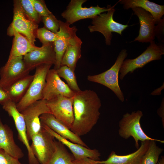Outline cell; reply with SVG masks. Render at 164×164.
Listing matches in <instances>:
<instances>
[{"label": "cell", "instance_id": "cell-23", "mask_svg": "<svg viewBox=\"0 0 164 164\" xmlns=\"http://www.w3.org/2000/svg\"><path fill=\"white\" fill-rule=\"evenodd\" d=\"M119 1L121 4L123 5L125 9L140 8L152 15L156 24H159L162 21L161 18L164 14V5H158L148 0H121Z\"/></svg>", "mask_w": 164, "mask_h": 164}, {"label": "cell", "instance_id": "cell-1", "mask_svg": "<svg viewBox=\"0 0 164 164\" xmlns=\"http://www.w3.org/2000/svg\"><path fill=\"white\" fill-rule=\"evenodd\" d=\"M101 100L97 94L90 90L75 92L73 108L74 120L70 130L79 136L87 134L99 118Z\"/></svg>", "mask_w": 164, "mask_h": 164}, {"label": "cell", "instance_id": "cell-38", "mask_svg": "<svg viewBox=\"0 0 164 164\" xmlns=\"http://www.w3.org/2000/svg\"><path fill=\"white\" fill-rule=\"evenodd\" d=\"M157 164H164V157L162 156L161 158L159 160Z\"/></svg>", "mask_w": 164, "mask_h": 164}, {"label": "cell", "instance_id": "cell-17", "mask_svg": "<svg viewBox=\"0 0 164 164\" xmlns=\"http://www.w3.org/2000/svg\"><path fill=\"white\" fill-rule=\"evenodd\" d=\"M132 9L134 14L139 18L140 26L139 35L134 41L142 43H150L153 41L156 32L154 18L150 13L141 8L136 7Z\"/></svg>", "mask_w": 164, "mask_h": 164}, {"label": "cell", "instance_id": "cell-20", "mask_svg": "<svg viewBox=\"0 0 164 164\" xmlns=\"http://www.w3.org/2000/svg\"><path fill=\"white\" fill-rule=\"evenodd\" d=\"M149 141L146 140L141 142L136 151L128 155H118L112 151L106 160L94 161L96 163L105 164H140L142 158L148 149Z\"/></svg>", "mask_w": 164, "mask_h": 164}, {"label": "cell", "instance_id": "cell-3", "mask_svg": "<svg viewBox=\"0 0 164 164\" xmlns=\"http://www.w3.org/2000/svg\"><path fill=\"white\" fill-rule=\"evenodd\" d=\"M127 56V50H122L119 53L115 63L110 69L100 74L87 77L89 81L103 85L111 90L122 102L124 101L125 98L118 83L119 73L123 62Z\"/></svg>", "mask_w": 164, "mask_h": 164}, {"label": "cell", "instance_id": "cell-12", "mask_svg": "<svg viewBox=\"0 0 164 164\" xmlns=\"http://www.w3.org/2000/svg\"><path fill=\"white\" fill-rule=\"evenodd\" d=\"M73 98L60 95L46 100L51 114L69 129L74 120Z\"/></svg>", "mask_w": 164, "mask_h": 164}, {"label": "cell", "instance_id": "cell-35", "mask_svg": "<svg viewBox=\"0 0 164 164\" xmlns=\"http://www.w3.org/2000/svg\"><path fill=\"white\" fill-rule=\"evenodd\" d=\"M72 164H94L92 160L88 158L74 159Z\"/></svg>", "mask_w": 164, "mask_h": 164}, {"label": "cell", "instance_id": "cell-28", "mask_svg": "<svg viewBox=\"0 0 164 164\" xmlns=\"http://www.w3.org/2000/svg\"><path fill=\"white\" fill-rule=\"evenodd\" d=\"M56 70L60 77L66 80L71 89L75 92L81 90L78 85L74 71L66 66H61Z\"/></svg>", "mask_w": 164, "mask_h": 164}, {"label": "cell", "instance_id": "cell-22", "mask_svg": "<svg viewBox=\"0 0 164 164\" xmlns=\"http://www.w3.org/2000/svg\"><path fill=\"white\" fill-rule=\"evenodd\" d=\"M0 149L19 159L24 156L22 150L15 142L12 130L7 125L2 123L0 117Z\"/></svg>", "mask_w": 164, "mask_h": 164}, {"label": "cell", "instance_id": "cell-39", "mask_svg": "<svg viewBox=\"0 0 164 164\" xmlns=\"http://www.w3.org/2000/svg\"><path fill=\"white\" fill-rule=\"evenodd\" d=\"M92 161L94 164H103V163H96L94 162V160H92Z\"/></svg>", "mask_w": 164, "mask_h": 164}, {"label": "cell", "instance_id": "cell-6", "mask_svg": "<svg viewBox=\"0 0 164 164\" xmlns=\"http://www.w3.org/2000/svg\"><path fill=\"white\" fill-rule=\"evenodd\" d=\"M116 4L112 6L107 13H101L92 19V25L88 26L90 32L97 31L101 33L104 36L108 45L111 44L112 32L121 35L123 31L128 26L127 25L122 24L114 20L113 15L115 11L114 7Z\"/></svg>", "mask_w": 164, "mask_h": 164}, {"label": "cell", "instance_id": "cell-37", "mask_svg": "<svg viewBox=\"0 0 164 164\" xmlns=\"http://www.w3.org/2000/svg\"><path fill=\"white\" fill-rule=\"evenodd\" d=\"M164 88V84L161 87L158 89H155L151 93V94L152 95H159L161 94V91Z\"/></svg>", "mask_w": 164, "mask_h": 164}, {"label": "cell", "instance_id": "cell-26", "mask_svg": "<svg viewBox=\"0 0 164 164\" xmlns=\"http://www.w3.org/2000/svg\"><path fill=\"white\" fill-rule=\"evenodd\" d=\"M56 150L50 164H72L74 159L65 147L64 145L59 141H56Z\"/></svg>", "mask_w": 164, "mask_h": 164}, {"label": "cell", "instance_id": "cell-13", "mask_svg": "<svg viewBox=\"0 0 164 164\" xmlns=\"http://www.w3.org/2000/svg\"><path fill=\"white\" fill-rule=\"evenodd\" d=\"M13 20L8 28L14 29L23 35L29 42L35 45L38 25L29 19L24 14L19 0L14 1Z\"/></svg>", "mask_w": 164, "mask_h": 164}, {"label": "cell", "instance_id": "cell-21", "mask_svg": "<svg viewBox=\"0 0 164 164\" xmlns=\"http://www.w3.org/2000/svg\"><path fill=\"white\" fill-rule=\"evenodd\" d=\"M7 34L10 36H14L7 61L16 57L24 56L28 53L40 48L32 44L26 38L14 29L8 28Z\"/></svg>", "mask_w": 164, "mask_h": 164}, {"label": "cell", "instance_id": "cell-31", "mask_svg": "<svg viewBox=\"0 0 164 164\" xmlns=\"http://www.w3.org/2000/svg\"><path fill=\"white\" fill-rule=\"evenodd\" d=\"M41 20L44 26L48 30L54 33H56L59 29V20L51 13L49 15L41 17Z\"/></svg>", "mask_w": 164, "mask_h": 164}, {"label": "cell", "instance_id": "cell-30", "mask_svg": "<svg viewBox=\"0 0 164 164\" xmlns=\"http://www.w3.org/2000/svg\"><path fill=\"white\" fill-rule=\"evenodd\" d=\"M36 36L42 43V46H43L54 42L59 38V34L58 32L54 33L43 27L37 29Z\"/></svg>", "mask_w": 164, "mask_h": 164}, {"label": "cell", "instance_id": "cell-9", "mask_svg": "<svg viewBox=\"0 0 164 164\" xmlns=\"http://www.w3.org/2000/svg\"><path fill=\"white\" fill-rule=\"evenodd\" d=\"M59 37L53 42L56 60L54 69L55 70L61 67L62 58L68 45L82 43L76 35L77 29L76 26L70 27L67 22L60 20H59Z\"/></svg>", "mask_w": 164, "mask_h": 164}, {"label": "cell", "instance_id": "cell-33", "mask_svg": "<svg viewBox=\"0 0 164 164\" xmlns=\"http://www.w3.org/2000/svg\"><path fill=\"white\" fill-rule=\"evenodd\" d=\"M0 164H22L19 159L11 156L4 150L0 149Z\"/></svg>", "mask_w": 164, "mask_h": 164}, {"label": "cell", "instance_id": "cell-32", "mask_svg": "<svg viewBox=\"0 0 164 164\" xmlns=\"http://www.w3.org/2000/svg\"><path fill=\"white\" fill-rule=\"evenodd\" d=\"M35 9L41 17L47 16L52 13L48 9L43 0H32Z\"/></svg>", "mask_w": 164, "mask_h": 164}, {"label": "cell", "instance_id": "cell-19", "mask_svg": "<svg viewBox=\"0 0 164 164\" xmlns=\"http://www.w3.org/2000/svg\"><path fill=\"white\" fill-rule=\"evenodd\" d=\"M40 119L41 123L45 125L62 137L73 143L88 148L80 136L72 132L52 114H43L40 116Z\"/></svg>", "mask_w": 164, "mask_h": 164}, {"label": "cell", "instance_id": "cell-34", "mask_svg": "<svg viewBox=\"0 0 164 164\" xmlns=\"http://www.w3.org/2000/svg\"><path fill=\"white\" fill-rule=\"evenodd\" d=\"M9 100L10 99L6 89L0 86V104L2 105Z\"/></svg>", "mask_w": 164, "mask_h": 164}, {"label": "cell", "instance_id": "cell-8", "mask_svg": "<svg viewBox=\"0 0 164 164\" xmlns=\"http://www.w3.org/2000/svg\"><path fill=\"white\" fill-rule=\"evenodd\" d=\"M86 0H71L66 9L61 14L62 17L70 25L79 20L86 19H92L102 13L108 11L112 7L108 5L107 7L91 6L83 7V4Z\"/></svg>", "mask_w": 164, "mask_h": 164}, {"label": "cell", "instance_id": "cell-36", "mask_svg": "<svg viewBox=\"0 0 164 164\" xmlns=\"http://www.w3.org/2000/svg\"><path fill=\"white\" fill-rule=\"evenodd\" d=\"M162 103L160 108L158 109L157 113L162 118V122L163 126H164V99H162Z\"/></svg>", "mask_w": 164, "mask_h": 164}, {"label": "cell", "instance_id": "cell-4", "mask_svg": "<svg viewBox=\"0 0 164 164\" xmlns=\"http://www.w3.org/2000/svg\"><path fill=\"white\" fill-rule=\"evenodd\" d=\"M52 65L43 64L36 68L33 79L26 93L20 101L16 104V108L19 112H21L36 101L42 100L46 77Z\"/></svg>", "mask_w": 164, "mask_h": 164}, {"label": "cell", "instance_id": "cell-10", "mask_svg": "<svg viewBox=\"0 0 164 164\" xmlns=\"http://www.w3.org/2000/svg\"><path fill=\"white\" fill-rule=\"evenodd\" d=\"M2 105L3 108L12 118L18 132V138L26 148L29 164H40L32 151L27 137L25 121L22 114L17 110L16 104L9 100Z\"/></svg>", "mask_w": 164, "mask_h": 164}, {"label": "cell", "instance_id": "cell-15", "mask_svg": "<svg viewBox=\"0 0 164 164\" xmlns=\"http://www.w3.org/2000/svg\"><path fill=\"white\" fill-rule=\"evenodd\" d=\"M75 93L60 79L56 70H49L43 91L42 100H48L60 95L71 97L74 96Z\"/></svg>", "mask_w": 164, "mask_h": 164}, {"label": "cell", "instance_id": "cell-16", "mask_svg": "<svg viewBox=\"0 0 164 164\" xmlns=\"http://www.w3.org/2000/svg\"><path fill=\"white\" fill-rule=\"evenodd\" d=\"M23 59L27 68L30 71L41 65H55L56 60L53 42L28 53L24 56Z\"/></svg>", "mask_w": 164, "mask_h": 164}, {"label": "cell", "instance_id": "cell-25", "mask_svg": "<svg viewBox=\"0 0 164 164\" xmlns=\"http://www.w3.org/2000/svg\"><path fill=\"white\" fill-rule=\"evenodd\" d=\"M82 43L68 45L62 58L61 66H67L75 71L77 62L81 56V48Z\"/></svg>", "mask_w": 164, "mask_h": 164}, {"label": "cell", "instance_id": "cell-14", "mask_svg": "<svg viewBox=\"0 0 164 164\" xmlns=\"http://www.w3.org/2000/svg\"><path fill=\"white\" fill-rule=\"evenodd\" d=\"M23 56L16 57L7 61L0 69V86L6 88L18 80L29 74Z\"/></svg>", "mask_w": 164, "mask_h": 164}, {"label": "cell", "instance_id": "cell-27", "mask_svg": "<svg viewBox=\"0 0 164 164\" xmlns=\"http://www.w3.org/2000/svg\"><path fill=\"white\" fill-rule=\"evenodd\" d=\"M156 141L150 140L146 152L143 156L140 164H157L160 155L163 149L157 145Z\"/></svg>", "mask_w": 164, "mask_h": 164}, {"label": "cell", "instance_id": "cell-24", "mask_svg": "<svg viewBox=\"0 0 164 164\" xmlns=\"http://www.w3.org/2000/svg\"><path fill=\"white\" fill-rule=\"evenodd\" d=\"M33 77L34 75L28 74L5 88L10 100L16 104L19 102L26 93Z\"/></svg>", "mask_w": 164, "mask_h": 164}, {"label": "cell", "instance_id": "cell-2", "mask_svg": "<svg viewBox=\"0 0 164 164\" xmlns=\"http://www.w3.org/2000/svg\"><path fill=\"white\" fill-rule=\"evenodd\" d=\"M143 115L142 111L140 110L124 114L119 122L118 132L119 136L125 139L132 137L137 149L139 147V141L142 142L146 140H154L164 143L163 140L150 138L144 132L140 123Z\"/></svg>", "mask_w": 164, "mask_h": 164}, {"label": "cell", "instance_id": "cell-7", "mask_svg": "<svg viewBox=\"0 0 164 164\" xmlns=\"http://www.w3.org/2000/svg\"><path fill=\"white\" fill-rule=\"evenodd\" d=\"M164 54V48L157 45L153 41L146 50L138 57L133 59H126L121 66L119 78L122 80L129 73H132L136 69L141 68L147 63L161 58Z\"/></svg>", "mask_w": 164, "mask_h": 164}, {"label": "cell", "instance_id": "cell-18", "mask_svg": "<svg viewBox=\"0 0 164 164\" xmlns=\"http://www.w3.org/2000/svg\"><path fill=\"white\" fill-rule=\"evenodd\" d=\"M41 124L42 128L70 149L75 159L88 158L95 161L100 160L101 154L98 150L73 143L58 135L45 125L42 123Z\"/></svg>", "mask_w": 164, "mask_h": 164}, {"label": "cell", "instance_id": "cell-29", "mask_svg": "<svg viewBox=\"0 0 164 164\" xmlns=\"http://www.w3.org/2000/svg\"><path fill=\"white\" fill-rule=\"evenodd\" d=\"M22 9L25 15L37 23L41 20V17L35 9L32 0H19Z\"/></svg>", "mask_w": 164, "mask_h": 164}, {"label": "cell", "instance_id": "cell-5", "mask_svg": "<svg viewBox=\"0 0 164 164\" xmlns=\"http://www.w3.org/2000/svg\"><path fill=\"white\" fill-rule=\"evenodd\" d=\"M55 138L42 127L31 138L30 147L40 164H50L56 150Z\"/></svg>", "mask_w": 164, "mask_h": 164}, {"label": "cell", "instance_id": "cell-11", "mask_svg": "<svg viewBox=\"0 0 164 164\" xmlns=\"http://www.w3.org/2000/svg\"><path fill=\"white\" fill-rule=\"evenodd\" d=\"M21 113L23 116L26 124L29 141L41 129L40 116L44 113L51 114L47 105L46 101L45 100L36 101L28 106Z\"/></svg>", "mask_w": 164, "mask_h": 164}]
</instances>
